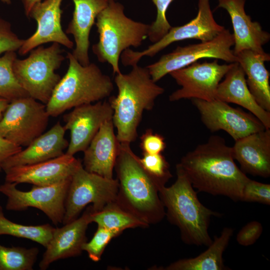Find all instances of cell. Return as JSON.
<instances>
[{"mask_svg": "<svg viewBox=\"0 0 270 270\" xmlns=\"http://www.w3.org/2000/svg\"><path fill=\"white\" fill-rule=\"evenodd\" d=\"M118 236L116 232L102 227L97 230L90 241L83 244L82 250L86 251L89 258L94 262L99 261L107 245L114 237Z\"/></svg>", "mask_w": 270, "mask_h": 270, "instance_id": "obj_31", "label": "cell"}, {"mask_svg": "<svg viewBox=\"0 0 270 270\" xmlns=\"http://www.w3.org/2000/svg\"><path fill=\"white\" fill-rule=\"evenodd\" d=\"M22 2L26 16L28 17V14L32 8L36 4L43 0H20Z\"/></svg>", "mask_w": 270, "mask_h": 270, "instance_id": "obj_39", "label": "cell"}, {"mask_svg": "<svg viewBox=\"0 0 270 270\" xmlns=\"http://www.w3.org/2000/svg\"><path fill=\"white\" fill-rule=\"evenodd\" d=\"M232 156L240 170L254 176H270V128L252 133L235 140Z\"/></svg>", "mask_w": 270, "mask_h": 270, "instance_id": "obj_20", "label": "cell"}, {"mask_svg": "<svg viewBox=\"0 0 270 270\" xmlns=\"http://www.w3.org/2000/svg\"><path fill=\"white\" fill-rule=\"evenodd\" d=\"M16 58L14 51L6 52L0 56V96L10 101L29 96L19 84L13 72V63Z\"/></svg>", "mask_w": 270, "mask_h": 270, "instance_id": "obj_30", "label": "cell"}, {"mask_svg": "<svg viewBox=\"0 0 270 270\" xmlns=\"http://www.w3.org/2000/svg\"><path fill=\"white\" fill-rule=\"evenodd\" d=\"M114 82L118 94L108 101L114 111L116 136L120 142L130 144L136 139L144 110L152 109L155 100L164 90L152 80L146 67L138 64L132 66L128 74H116Z\"/></svg>", "mask_w": 270, "mask_h": 270, "instance_id": "obj_3", "label": "cell"}, {"mask_svg": "<svg viewBox=\"0 0 270 270\" xmlns=\"http://www.w3.org/2000/svg\"><path fill=\"white\" fill-rule=\"evenodd\" d=\"M234 230L225 227L219 236L214 239L208 248L198 256L176 260L162 270H228L224 264L223 254L227 248Z\"/></svg>", "mask_w": 270, "mask_h": 270, "instance_id": "obj_26", "label": "cell"}, {"mask_svg": "<svg viewBox=\"0 0 270 270\" xmlns=\"http://www.w3.org/2000/svg\"><path fill=\"white\" fill-rule=\"evenodd\" d=\"M197 16L187 24L171 27L168 33L158 42L142 51L124 50L120 56L124 66L138 64L144 56H153L170 44L185 40L196 39L205 42L212 40L225 28L214 20L210 0H198Z\"/></svg>", "mask_w": 270, "mask_h": 270, "instance_id": "obj_11", "label": "cell"}, {"mask_svg": "<svg viewBox=\"0 0 270 270\" xmlns=\"http://www.w3.org/2000/svg\"><path fill=\"white\" fill-rule=\"evenodd\" d=\"M232 63L220 64L218 60L195 62L172 71L169 74L181 88L169 96L170 102L197 98L210 101L216 99V90Z\"/></svg>", "mask_w": 270, "mask_h": 270, "instance_id": "obj_13", "label": "cell"}, {"mask_svg": "<svg viewBox=\"0 0 270 270\" xmlns=\"http://www.w3.org/2000/svg\"><path fill=\"white\" fill-rule=\"evenodd\" d=\"M92 205L88 206L80 218L54 228L52 238L46 248L39 264L40 270L48 268L53 262L60 259L80 255L83 244L86 242V231L92 222L90 214Z\"/></svg>", "mask_w": 270, "mask_h": 270, "instance_id": "obj_18", "label": "cell"}, {"mask_svg": "<svg viewBox=\"0 0 270 270\" xmlns=\"http://www.w3.org/2000/svg\"><path fill=\"white\" fill-rule=\"evenodd\" d=\"M156 6L157 14L156 20L150 24L148 38L152 43H154L165 34L171 28L166 17V12L174 0H152Z\"/></svg>", "mask_w": 270, "mask_h": 270, "instance_id": "obj_33", "label": "cell"}, {"mask_svg": "<svg viewBox=\"0 0 270 270\" xmlns=\"http://www.w3.org/2000/svg\"><path fill=\"white\" fill-rule=\"evenodd\" d=\"M191 100L202 124L210 132L222 130L236 140L266 128L252 114L234 108L226 102L217 99L210 101Z\"/></svg>", "mask_w": 270, "mask_h": 270, "instance_id": "obj_14", "label": "cell"}, {"mask_svg": "<svg viewBox=\"0 0 270 270\" xmlns=\"http://www.w3.org/2000/svg\"><path fill=\"white\" fill-rule=\"evenodd\" d=\"M114 168L118 184L115 202L148 226L162 220L166 210L160 190L165 184L146 171L130 143L120 142Z\"/></svg>", "mask_w": 270, "mask_h": 270, "instance_id": "obj_2", "label": "cell"}, {"mask_svg": "<svg viewBox=\"0 0 270 270\" xmlns=\"http://www.w3.org/2000/svg\"><path fill=\"white\" fill-rule=\"evenodd\" d=\"M22 147L0 136V172L3 162L8 157L18 152Z\"/></svg>", "mask_w": 270, "mask_h": 270, "instance_id": "obj_38", "label": "cell"}, {"mask_svg": "<svg viewBox=\"0 0 270 270\" xmlns=\"http://www.w3.org/2000/svg\"><path fill=\"white\" fill-rule=\"evenodd\" d=\"M234 44L233 34L229 30L224 29L211 40L178 46L146 68L152 80L156 82L170 72L186 67L202 58L220 59L230 63L238 62L237 57L231 49Z\"/></svg>", "mask_w": 270, "mask_h": 270, "instance_id": "obj_9", "label": "cell"}, {"mask_svg": "<svg viewBox=\"0 0 270 270\" xmlns=\"http://www.w3.org/2000/svg\"><path fill=\"white\" fill-rule=\"evenodd\" d=\"M140 161L150 174L165 184L172 176L169 170V164L161 154H143Z\"/></svg>", "mask_w": 270, "mask_h": 270, "instance_id": "obj_32", "label": "cell"}, {"mask_svg": "<svg viewBox=\"0 0 270 270\" xmlns=\"http://www.w3.org/2000/svg\"><path fill=\"white\" fill-rule=\"evenodd\" d=\"M140 147L143 154H158L164 150L166 144L162 135L148 129L140 136Z\"/></svg>", "mask_w": 270, "mask_h": 270, "instance_id": "obj_36", "label": "cell"}, {"mask_svg": "<svg viewBox=\"0 0 270 270\" xmlns=\"http://www.w3.org/2000/svg\"><path fill=\"white\" fill-rule=\"evenodd\" d=\"M68 67L46 104L50 116H57L66 110L108 97L114 90L110 78L95 64L82 66L68 52Z\"/></svg>", "mask_w": 270, "mask_h": 270, "instance_id": "obj_5", "label": "cell"}, {"mask_svg": "<svg viewBox=\"0 0 270 270\" xmlns=\"http://www.w3.org/2000/svg\"><path fill=\"white\" fill-rule=\"evenodd\" d=\"M246 0H218V8L225 9L228 13L234 30V54L250 50L264 53L262 46L270 40L268 32L262 30L260 24L253 22L244 10Z\"/></svg>", "mask_w": 270, "mask_h": 270, "instance_id": "obj_19", "label": "cell"}, {"mask_svg": "<svg viewBox=\"0 0 270 270\" xmlns=\"http://www.w3.org/2000/svg\"><path fill=\"white\" fill-rule=\"evenodd\" d=\"M244 72L238 62H233L218 85L216 99L238 104L258 118L266 128H270V112L262 108L256 102L246 84Z\"/></svg>", "mask_w": 270, "mask_h": 270, "instance_id": "obj_24", "label": "cell"}, {"mask_svg": "<svg viewBox=\"0 0 270 270\" xmlns=\"http://www.w3.org/2000/svg\"><path fill=\"white\" fill-rule=\"evenodd\" d=\"M98 42L92 46L98 60L107 62L114 74L120 73L119 60L122 52L130 46L138 48L147 38L150 24L136 22L126 16L124 6L116 1L109 2L98 14L95 23Z\"/></svg>", "mask_w": 270, "mask_h": 270, "instance_id": "obj_6", "label": "cell"}, {"mask_svg": "<svg viewBox=\"0 0 270 270\" xmlns=\"http://www.w3.org/2000/svg\"><path fill=\"white\" fill-rule=\"evenodd\" d=\"M71 178L48 186L34 185L28 191L20 190L16 184L6 182L0 185V192L7 197L6 210L22 211L29 207L36 208L57 225L62 222Z\"/></svg>", "mask_w": 270, "mask_h": 270, "instance_id": "obj_12", "label": "cell"}, {"mask_svg": "<svg viewBox=\"0 0 270 270\" xmlns=\"http://www.w3.org/2000/svg\"><path fill=\"white\" fill-rule=\"evenodd\" d=\"M236 56L247 77L246 82L251 94L262 108L270 112V72L264 65L265 62L270 60V54L246 50Z\"/></svg>", "mask_w": 270, "mask_h": 270, "instance_id": "obj_25", "label": "cell"}, {"mask_svg": "<svg viewBox=\"0 0 270 270\" xmlns=\"http://www.w3.org/2000/svg\"><path fill=\"white\" fill-rule=\"evenodd\" d=\"M82 164L74 156L62 155L40 162L14 166L4 170L6 182L44 186L70 178Z\"/></svg>", "mask_w": 270, "mask_h": 270, "instance_id": "obj_17", "label": "cell"}, {"mask_svg": "<svg viewBox=\"0 0 270 270\" xmlns=\"http://www.w3.org/2000/svg\"><path fill=\"white\" fill-rule=\"evenodd\" d=\"M74 4L72 17L65 30L72 34L75 48L72 53L82 66L90 63L89 36L98 14L108 6V0H72Z\"/></svg>", "mask_w": 270, "mask_h": 270, "instance_id": "obj_23", "label": "cell"}, {"mask_svg": "<svg viewBox=\"0 0 270 270\" xmlns=\"http://www.w3.org/2000/svg\"><path fill=\"white\" fill-rule=\"evenodd\" d=\"M62 0H43L32 8L28 18L34 20L37 23L36 32L24 40L18 50L24 56L34 48L48 42H56L68 48L74 47V42L62 30L60 8Z\"/></svg>", "mask_w": 270, "mask_h": 270, "instance_id": "obj_16", "label": "cell"}, {"mask_svg": "<svg viewBox=\"0 0 270 270\" xmlns=\"http://www.w3.org/2000/svg\"><path fill=\"white\" fill-rule=\"evenodd\" d=\"M24 41L13 32L9 22L0 18V55L8 52L18 50Z\"/></svg>", "mask_w": 270, "mask_h": 270, "instance_id": "obj_35", "label": "cell"}, {"mask_svg": "<svg viewBox=\"0 0 270 270\" xmlns=\"http://www.w3.org/2000/svg\"><path fill=\"white\" fill-rule=\"evenodd\" d=\"M176 168L198 192L241 201L244 186L250 178L235 162L232 146L218 136L186 153Z\"/></svg>", "mask_w": 270, "mask_h": 270, "instance_id": "obj_1", "label": "cell"}, {"mask_svg": "<svg viewBox=\"0 0 270 270\" xmlns=\"http://www.w3.org/2000/svg\"><path fill=\"white\" fill-rule=\"evenodd\" d=\"M262 224L256 220L251 221L244 226L238 232L236 240L242 246H248L254 244L262 232Z\"/></svg>", "mask_w": 270, "mask_h": 270, "instance_id": "obj_37", "label": "cell"}, {"mask_svg": "<svg viewBox=\"0 0 270 270\" xmlns=\"http://www.w3.org/2000/svg\"><path fill=\"white\" fill-rule=\"evenodd\" d=\"M66 131L60 122H57L25 149L6 158L2 164V170L14 166L36 164L62 155L68 146V142L64 138Z\"/></svg>", "mask_w": 270, "mask_h": 270, "instance_id": "obj_22", "label": "cell"}, {"mask_svg": "<svg viewBox=\"0 0 270 270\" xmlns=\"http://www.w3.org/2000/svg\"><path fill=\"white\" fill-rule=\"evenodd\" d=\"M10 102L9 100L0 96V120L2 119Z\"/></svg>", "mask_w": 270, "mask_h": 270, "instance_id": "obj_40", "label": "cell"}, {"mask_svg": "<svg viewBox=\"0 0 270 270\" xmlns=\"http://www.w3.org/2000/svg\"><path fill=\"white\" fill-rule=\"evenodd\" d=\"M90 218L92 222L96 223L98 226L114 231L118 235L127 228L148 226L115 201L108 204L100 210L94 211L92 208Z\"/></svg>", "mask_w": 270, "mask_h": 270, "instance_id": "obj_27", "label": "cell"}, {"mask_svg": "<svg viewBox=\"0 0 270 270\" xmlns=\"http://www.w3.org/2000/svg\"><path fill=\"white\" fill-rule=\"evenodd\" d=\"M177 178L170 186H162L160 196L168 221L179 228L182 240L188 245L208 246L212 242L208 232L211 218L220 214L205 206L185 174L176 168Z\"/></svg>", "mask_w": 270, "mask_h": 270, "instance_id": "obj_4", "label": "cell"}, {"mask_svg": "<svg viewBox=\"0 0 270 270\" xmlns=\"http://www.w3.org/2000/svg\"><path fill=\"white\" fill-rule=\"evenodd\" d=\"M39 250L36 247H6L0 244V270H32Z\"/></svg>", "mask_w": 270, "mask_h": 270, "instance_id": "obj_29", "label": "cell"}, {"mask_svg": "<svg viewBox=\"0 0 270 270\" xmlns=\"http://www.w3.org/2000/svg\"><path fill=\"white\" fill-rule=\"evenodd\" d=\"M2 3L10 5L12 3V0H0Z\"/></svg>", "mask_w": 270, "mask_h": 270, "instance_id": "obj_41", "label": "cell"}, {"mask_svg": "<svg viewBox=\"0 0 270 270\" xmlns=\"http://www.w3.org/2000/svg\"><path fill=\"white\" fill-rule=\"evenodd\" d=\"M54 229L48 224L26 226L12 222L5 217L3 208L0 206V236L6 234L27 238L46 248L52 238Z\"/></svg>", "mask_w": 270, "mask_h": 270, "instance_id": "obj_28", "label": "cell"}, {"mask_svg": "<svg viewBox=\"0 0 270 270\" xmlns=\"http://www.w3.org/2000/svg\"><path fill=\"white\" fill-rule=\"evenodd\" d=\"M60 44L53 42L44 48L40 46L30 52L24 59L14 60V74L29 96L46 104L60 80L55 71L65 58Z\"/></svg>", "mask_w": 270, "mask_h": 270, "instance_id": "obj_7", "label": "cell"}, {"mask_svg": "<svg viewBox=\"0 0 270 270\" xmlns=\"http://www.w3.org/2000/svg\"><path fill=\"white\" fill-rule=\"evenodd\" d=\"M114 111L108 101L100 100L76 106L63 116L66 130L70 132V140L66 154L74 156L84 152L106 120H112Z\"/></svg>", "mask_w": 270, "mask_h": 270, "instance_id": "obj_15", "label": "cell"}, {"mask_svg": "<svg viewBox=\"0 0 270 270\" xmlns=\"http://www.w3.org/2000/svg\"><path fill=\"white\" fill-rule=\"evenodd\" d=\"M49 117L46 104L29 96L13 100L0 120V136L27 146L44 133Z\"/></svg>", "mask_w": 270, "mask_h": 270, "instance_id": "obj_10", "label": "cell"}, {"mask_svg": "<svg viewBox=\"0 0 270 270\" xmlns=\"http://www.w3.org/2000/svg\"><path fill=\"white\" fill-rule=\"evenodd\" d=\"M118 188L117 179L108 178L86 170L82 164L72 176L66 196L62 224L78 218L88 204L94 211L102 209L116 200Z\"/></svg>", "mask_w": 270, "mask_h": 270, "instance_id": "obj_8", "label": "cell"}, {"mask_svg": "<svg viewBox=\"0 0 270 270\" xmlns=\"http://www.w3.org/2000/svg\"><path fill=\"white\" fill-rule=\"evenodd\" d=\"M241 201L270 205V184L249 178L244 186Z\"/></svg>", "mask_w": 270, "mask_h": 270, "instance_id": "obj_34", "label": "cell"}, {"mask_svg": "<svg viewBox=\"0 0 270 270\" xmlns=\"http://www.w3.org/2000/svg\"><path fill=\"white\" fill-rule=\"evenodd\" d=\"M120 146L114 132L112 120L106 121L84 152V168L108 178H113Z\"/></svg>", "mask_w": 270, "mask_h": 270, "instance_id": "obj_21", "label": "cell"}, {"mask_svg": "<svg viewBox=\"0 0 270 270\" xmlns=\"http://www.w3.org/2000/svg\"><path fill=\"white\" fill-rule=\"evenodd\" d=\"M116 0H108L109 2L110 1H116Z\"/></svg>", "mask_w": 270, "mask_h": 270, "instance_id": "obj_42", "label": "cell"}]
</instances>
